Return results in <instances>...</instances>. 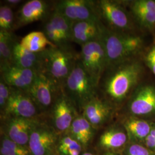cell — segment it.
Listing matches in <instances>:
<instances>
[{
  "label": "cell",
  "mask_w": 155,
  "mask_h": 155,
  "mask_svg": "<svg viewBox=\"0 0 155 155\" xmlns=\"http://www.w3.org/2000/svg\"><path fill=\"white\" fill-rule=\"evenodd\" d=\"M145 67L141 56L107 67L98 85V94L117 109L143 81Z\"/></svg>",
  "instance_id": "cell-1"
},
{
  "label": "cell",
  "mask_w": 155,
  "mask_h": 155,
  "mask_svg": "<svg viewBox=\"0 0 155 155\" xmlns=\"http://www.w3.org/2000/svg\"><path fill=\"white\" fill-rule=\"evenodd\" d=\"M108 66L141 56L148 45L141 33L120 32L104 27L102 37Z\"/></svg>",
  "instance_id": "cell-2"
},
{
  "label": "cell",
  "mask_w": 155,
  "mask_h": 155,
  "mask_svg": "<svg viewBox=\"0 0 155 155\" xmlns=\"http://www.w3.org/2000/svg\"><path fill=\"white\" fill-rule=\"evenodd\" d=\"M62 90L76 107L81 110L98 94L97 84L83 67L79 56L71 72L63 83Z\"/></svg>",
  "instance_id": "cell-3"
},
{
  "label": "cell",
  "mask_w": 155,
  "mask_h": 155,
  "mask_svg": "<svg viewBox=\"0 0 155 155\" xmlns=\"http://www.w3.org/2000/svg\"><path fill=\"white\" fill-rule=\"evenodd\" d=\"M95 2L100 20L106 28L120 32H138L124 1L98 0Z\"/></svg>",
  "instance_id": "cell-4"
},
{
  "label": "cell",
  "mask_w": 155,
  "mask_h": 155,
  "mask_svg": "<svg viewBox=\"0 0 155 155\" xmlns=\"http://www.w3.org/2000/svg\"><path fill=\"white\" fill-rule=\"evenodd\" d=\"M43 56V70L61 87L71 72L79 54L71 47H50L42 52Z\"/></svg>",
  "instance_id": "cell-5"
},
{
  "label": "cell",
  "mask_w": 155,
  "mask_h": 155,
  "mask_svg": "<svg viewBox=\"0 0 155 155\" xmlns=\"http://www.w3.org/2000/svg\"><path fill=\"white\" fill-rule=\"evenodd\" d=\"M126 104V116L155 121V84L143 81L133 91Z\"/></svg>",
  "instance_id": "cell-6"
},
{
  "label": "cell",
  "mask_w": 155,
  "mask_h": 155,
  "mask_svg": "<svg viewBox=\"0 0 155 155\" xmlns=\"http://www.w3.org/2000/svg\"><path fill=\"white\" fill-rule=\"evenodd\" d=\"M79 56L86 71L98 85L100 79L108 66L107 54L102 39L82 45Z\"/></svg>",
  "instance_id": "cell-7"
},
{
  "label": "cell",
  "mask_w": 155,
  "mask_h": 155,
  "mask_svg": "<svg viewBox=\"0 0 155 155\" xmlns=\"http://www.w3.org/2000/svg\"><path fill=\"white\" fill-rule=\"evenodd\" d=\"M62 89L44 71L36 73L27 92L40 110L51 109Z\"/></svg>",
  "instance_id": "cell-8"
},
{
  "label": "cell",
  "mask_w": 155,
  "mask_h": 155,
  "mask_svg": "<svg viewBox=\"0 0 155 155\" xmlns=\"http://www.w3.org/2000/svg\"><path fill=\"white\" fill-rule=\"evenodd\" d=\"M54 9L73 23L100 20L95 1L61 0L55 3Z\"/></svg>",
  "instance_id": "cell-9"
},
{
  "label": "cell",
  "mask_w": 155,
  "mask_h": 155,
  "mask_svg": "<svg viewBox=\"0 0 155 155\" xmlns=\"http://www.w3.org/2000/svg\"><path fill=\"white\" fill-rule=\"evenodd\" d=\"M139 30L155 39V0L124 1Z\"/></svg>",
  "instance_id": "cell-10"
},
{
  "label": "cell",
  "mask_w": 155,
  "mask_h": 155,
  "mask_svg": "<svg viewBox=\"0 0 155 155\" xmlns=\"http://www.w3.org/2000/svg\"><path fill=\"white\" fill-rule=\"evenodd\" d=\"M39 110L27 91L10 87V96L2 116L34 119L36 118Z\"/></svg>",
  "instance_id": "cell-11"
},
{
  "label": "cell",
  "mask_w": 155,
  "mask_h": 155,
  "mask_svg": "<svg viewBox=\"0 0 155 155\" xmlns=\"http://www.w3.org/2000/svg\"><path fill=\"white\" fill-rule=\"evenodd\" d=\"M52 121L58 132H67L74 119L79 115L76 106L61 89L52 106Z\"/></svg>",
  "instance_id": "cell-12"
},
{
  "label": "cell",
  "mask_w": 155,
  "mask_h": 155,
  "mask_svg": "<svg viewBox=\"0 0 155 155\" xmlns=\"http://www.w3.org/2000/svg\"><path fill=\"white\" fill-rule=\"evenodd\" d=\"M116 110L114 106L98 94L84 106L81 111L82 115L97 129L108 122Z\"/></svg>",
  "instance_id": "cell-13"
},
{
  "label": "cell",
  "mask_w": 155,
  "mask_h": 155,
  "mask_svg": "<svg viewBox=\"0 0 155 155\" xmlns=\"http://www.w3.org/2000/svg\"><path fill=\"white\" fill-rule=\"evenodd\" d=\"M55 141L54 129L38 121L30 134L28 142L30 152L32 155H48Z\"/></svg>",
  "instance_id": "cell-14"
},
{
  "label": "cell",
  "mask_w": 155,
  "mask_h": 155,
  "mask_svg": "<svg viewBox=\"0 0 155 155\" xmlns=\"http://www.w3.org/2000/svg\"><path fill=\"white\" fill-rule=\"evenodd\" d=\"M50 6L43 0H30L24 4L17 12L15 28H20L50 16Z\"/></svg>",
  "instance_id": "cell-15"
},
{
  "label": "cell",
  "mask_w": 155,
  "mask_h": 155,
  "mask_svg": "<svg viewBox=\"0 0 155 155\" xmlns=\"http://www.w3.org/2000/svg\"><path fill=\"white\" fill-rule=\"evenodd\" d=\"M1 78L12 88L27 91L38 71L17 66L13 64L0 68Z\"/></svg>",
  "instance_id": "cell-16"
},
{
  "label": "cell",
  "mask_w": 155,
  "mask_h": 155,
  "mask_svg": "<svg viewBox=\"0 0 155 155\" xmlns=\"http://www.w3.org/2000/svg\"><path fill=\"white\" fill-rule=\"evenodd\" d=\"M7 137L17 144L24 146L28 144L31 133L38 122L36 118L9 117L5 118Z\"/></svg>",
  "instance_id": "cell-17"
},
{
  "label": "cell",
  "mask_w": 155,
  "mask_h": 155,
  "mask_svg": "<svg viewBox=\"0 0 155 155\" xmlns=\"http://www.w3.org/2000/svg\"><path fill=\"white\" fill-rule=\"evenodd\" d=\"M104 24L100 20L82 21L74 23L72 42L81 46L102 38Z\"/></svg>",
  "instance_id": "cell-18"
},
{
  "label": "cell",
  "mask_w": 155,
  "mask_h": 155,
  "mask_svg": "<svg viewBox=\"0 0 155 155\" xmlns=\"http://www.w3.org/2000/svg\"><path fill=\"white\" fill-rule=\"evenodd\" d=\"M129 142L127 132L122 123L112 125L107 128L99 140L101 148L113 152L118 150L122 151Z\"/></svg>",
  "instance_id": "cell-19"
},
{
  "label": "cell",
  "mask_w": 155,
  "mask_h": 155,
  "mask_svg": "<svg viewBox=\"0 0 155 155\" xmlns=\"http://www.w3.org/2000/svg\"><path fill=\"white\" fill-rule=\"evenodd\" d=\"M12 64L36 71L43 70V53L33 52L22 47L20 42L16 41L13 50Z\"/></svg>",
  "instance_id": "cell-20"
},
{
  "label": "cell",
  "mask_w": 155,
  "mask_h": 155,
  "mask_svg": "<svg viewBox=\"0 0 155 155\" xmlns=\"http://www.w3.org/2000/svg\"><path fill=\"white\" fill-rule=\"evenodd\" d=\"M121 123L127 132L129 142L142 144L150 134L155 121L126 116Z\"/></svg>",
  "instance_id": "cell-21"
},
{
  "label": "cell",
  "mask_w": 155,
  "mask_h": 155,
  "mask_svg": "<svg viewBox=\"0 0 155 155\" xmlns=\"http://www.w3.org/2000/svg\"><path fill=\"white\" fill-rule=\"evenodd\" d=\"M94 128L82 114L74 119L67 132L68 136L77 141L82 145H87L94 135Z\"/></svg>",
  "instance_id": "cell-22"
},
{
  "label": "cell",
  "mask_w": 155,
  "mask_h": 155,
  "mask_svg": "<svg viewBox=\"0 0 155 155\" xmlns=\"http://www.w3.org/2000/svg\"><path fill=\"white\" fill-rule=\"evenodd\" d=\"M20 43L24 48L36 53L56 46L50 41L43 31H33L28 33L22 38Z\"/></svg>",
  "instance_id": "cell-23"
},
{
  "label": "cell",
  "mask_w": 155,
  "mask_h": 155,
  "mask_svg": "<svg viewBox=\"0 0 155 155\" xmlns=\"http://www.w3.org/2000/svg\"><path fill=\"white\" fill-rule=\"evenodd\" d=\"M49 18L59 33L63 45L67 48L71 47L69 43L72 42L74 23L54 9L51 13Z\"/></svg>",
  "instance_id": "cell-24"
},
{
  "label": "cell",
  "mask_w": 155,
  "mask_h": 155,
  "mask_svg": "<svg viewBox=\"0 0 155 155\" xmlns=\"http://www.w3.org/2000/svg\"><path fill=\"white\" fill-rule=\"evenodd\" d=\"M16 40L12 32L0 30V68L12 64V55Z\"/></svg>",
  "instance_id": "cell-25"
},
{
  "label": "cell",
  "mask_w": 155,
  "mask_h": 155,
  "mask_svg": "<svg viewBox=\"0 0 155 155\" xmlns=\"http://www.w3.org/2000/svg\"><path fill=\"white\" fill-rule=\"evenodd\" d=\"M82 145L70 136L61 140L58 150L61 155H79L82 151Z\"/></svg>",
  "instance_id": "cell-26"
},
{
  "label": "cell",
  "mask_w": 155,
  "mask_h": 155,
  "mask_svg": "<svg viewBox=\"0 0 155 155\" xmlns=\"http://www.w3.org/2000/svg\"><path fill=\"white\" fill-rule=\"evenodd\" d=\"M15 18L12 8L8 5L0 7V30L12 32L15 29Z\"/></svg>",
  "instance_id": "cell-27"
},
{
  "label": "cell",
  "mask_w": 155,
  "mask_h": 155,
  "mask_svg": "<svg viewBox=\"0 0 155 155\" xmlns=\"http://www.w3.org/2000/svg\"><path fill=\"white\" fill-rule=\"evenodd\" d=\"M43 32L50 41L56 47H65L63 45L59 33L52 24V22L50 20V18H48L47 21L45 22Z\"/></svg>",
  "instance_id": "cell-28"
},
{
  "label": "cell",
  "mask_w": 155,
  "mask_h": 155,
  "mask_svg": "<svg viewBox=\"0 0 155 155\" xmlns=\"http://www.w3.org/2000/svg\"><path fill=\"white\" fill-rule=\"evenodd\" d=\"M122 155H155V152L143 144L129 142L122 150Z\"/></svg>",
  "instance_id": "cell-29"
},
{
  "label": "cell",
  "mask_w": 155,
  "mask_h": 155,
  "mask_svg": "<svg viewBox=\"0 0 155 155\" xmlns=\"http://www.w3.org/2000/svg\"><path fill=\"white\" fill-rule=\"evenodd\" d=\"M141 58L145 66L155 77V39L152 44L147 47Z\"/></svg>",
  "instance_id": "cell-30"
},
{
  "label": "cell",
  "mask_w": 155,
  "mask_h": 155,
  "mask_svg": "<svg viewBox=\"0 0 155 155\" xmlns=\"http://www.w3.org/2000/svg\"><path fill=\"white\" fill-rule=\"evenodd\" d=\"M2 147L9 149L20 155H28L29 151L24 146L17 144L11 140L7 136L5 137L2 141Z\"/></svg>",
  "instance_id": "cell-31"
},
{
  "label": "cell",
  "mask_w": 155,
  "mask_h": 155,
  "mask_svg": "<svg viewBox=\"0 0 155 155\" xmlns=\"http://www.w3.org/2000/svg\"><path fill=\"white\" fill-rule=\"evenodd\" d=\"M10 96V87L4 79L0 78V107L1 113L4 112Z\"/></svg>",
  "instance_id": "cell-32"
},
{
  "label": "cell",
  "mask_w": 155,
  "mask_h": 155,
  "mask_svg": "<svg viewBox=\"0 0 155 155\" xmlns=\"http://www.w3.org/2000/svg\"><path fill=\"white\" fill-rule=\"evenodd\" d=\"M0 153H1V155H20L9 149H8L2 146L1 147Z\"/></svg>",
  "instance_id": "cell-33"
},
{
  "label": "cell",
  "mask_w": 155,
  "mask_h": 155,
  "mask_svg": "<svg viewBox=\"0 0 155 155\" xmlns=\"http://www.w3.org/2000/svg\"><path fill=\"white\" fill-rule=\"evenodd\" d=\"M6 5L11 6V8L13 6H16L18 5V4H21L22 1L21 0H6L5 1Z\"/></svg>",
  "instance_id": "cell-34"
},
{
  "label": "cell",
  "mask_w": 155,
  "mask_h": 155,
  "mask_svg": "<svg viewBox=\"0 0 155 155\" xmlns=\"http://www.w3.org/2000/svg\"><path fill=\"white\" fill-rule=\"evenodd\" d=\"M103 155H117L115 153V152H110V151H106L105 153H104Z\"/></svg>",
  "instance_id": "cell-35"
},
{
  "label": "cell",
  "mask_w": 155,
  "mask_h": 155,
  "mask_svg": "<svg viewBox=\"0 0 155 155\" xmlns=\"http://www.w3.org/2000/svg\"><path fill=\"white\" fill-rule=\"evenodd\" d=\"M82 155H94L93 153H90V152H86V153H83Z\"/></svg>",
  "instance_id": "cell-36"
}]
</instances>
